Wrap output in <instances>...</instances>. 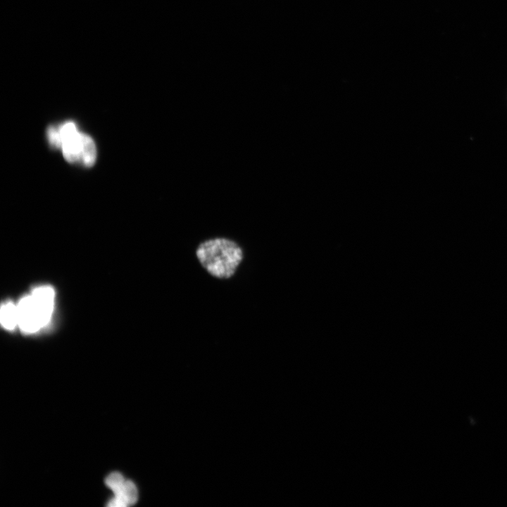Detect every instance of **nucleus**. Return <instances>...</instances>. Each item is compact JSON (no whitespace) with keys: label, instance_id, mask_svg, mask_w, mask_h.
Masks as SVG:
<instances>
[{"label":"nucleus","instance_id":"1","mask_svg":"<svg viewBox=\"0 0 507 507\" xmlns=\"http://www.w3.org/2000/svg\"><path fill=\"white\" fill-rule=\"evenodd\" d=\"M195 255L202 268L212 277L228 280L233 277L243 261L242 247L225 237L208 239L199 244Z\"/></svg>","mask_w":507,"mask_h":507},{"label":"nucleus","instance_id":"2","mask_svg":"<svg viewBox=\"0 0 507 507\" xmlns=\"http://www.w3.org/2000/svg\"><path fill=\"white\" fill-rule=\"evenodd\" d=\"M54 292L50 287L35 288L30 295L17 304L18 325L27 333L37 332L50 320L54 306Z\"/></svg>","mask_w":507,"mask_h":507},{"label":"nucleus","instance_id":"3","mask_svg":"<svg viewBox=\"0 0 507 507\" xmlns=\"http://www.w3.org/2000/svg\"><path fill=\"white\" fill-rule=\"evenodd\" d=\"M61 149L65 159L69 163L80 161L83 146V133L77 130L75 124L68 121L60 126Z\"/></svg>","mask_w":507,"mask_h":507},{"label":"nucleus","instance_id":"4","mask_svg":"<svg viewBox=\"0 0 507 507\" xmlns=\"http://www.w3.org/2000/svg\"><path fill=\"white\" fill-rule=\"evenodd\" d=\"M1 323L8 330H13L18 325L17 305L11 302L3 304L1 308Z\"/></svg>","mask_w":507,"mask_h":507},{"label":"nucleus","instance_id":"5","mask_svg":"<svg viewBox=\"0 0 507 507\" xmlns=\"http://www.w3.org/2000/svg\"><path fill=\"white\" fill-rule=\"evenodd\" d=\"M96 146L93 139L84 134L83 147L80 163L87 167L92 166L96 160Z\"/></svg>","mask_w":507,"mask_h":507},{"label":"nucleus","instance_id":"6","mask_svg":"<svg viewBox=\"0 0 507 507\" xmlns=\"http://www.w3.org/2000/svg\"><path fill=\"white\" fill-rule=\"evenodd\" d=\"M115 496L123 500L128 506L136 503L138 493L133 482L125 481L120 493L115 495Z\"/></svg>","mask_w":507,"mask_h":507},{"label":"nucleus","instance_id":"7","mask_svg":"<svg viewBox=\"0 0 507 507\" xmlns=\"http://www.w3.org/2000/svg\"><path fill=\"white\" fill-rule=\"evenodd\" d=\"M125 482L123 477L118 472L111 473L106 480V485L113 491L115 495L120 493Z\"/></svg>","mask_w":507,"mask_h":507},{"label":"nucleus","instance_id":"8","mask_svg":"<svg viewBox=\"0 0 507 507\" xmlns=\"http://www.w3.org/2000/svg\"><path fill=\"white\" fill-rule=\"evenodd\" d=\"M49 141L55 147L61 146L60 127L50 126L47 130Z\"/></svg>","mask_w":507,"mask_h":507}]
</instances>
